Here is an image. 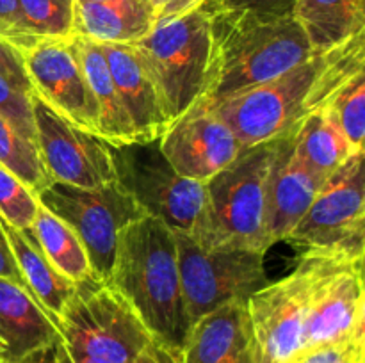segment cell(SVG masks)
<instances>
[{"label": "cell", "mask_w": 365, "mask_h": 363, "mask_svg": "<svg viewBox=\"0 0 365 363\" xmlns=\"http://www.w3.org/2000/svg\"><path fill=\"white\" fill-rule=\"evenodd\" d=\"M0 117H4L20 135L36 141L31 96L18 91L4 77H0Z\"/></svg>", "instance_id": "4dcf8cb0"}, {"label": "cell", "mask_w": 365, "mask_h": 363, "mask_svg": "<svg viewBox=\"0 0 365 363\" xmlns=\"http://www.w3.org/2000/svg\"><path fill=\"white\" fill-rule=\"evenodd\" d=\"M59 333L68 349L106 363H134L153 340L123 295L95 276L77 283L59 317Z\"/></svg>", "instance_id": "ba28073f"}, {"label": "cell", "mask_w": 365, "mask_h": 363, "mask_svg": "<svg viewBox=\"0 0 365 363\" xmlns=\"http://www.w3.org/2000/svg\"><path fill=\"white\" fill-rule=\"evenodd\" d=\"M31 230L41 251L61 274L70 278L73 283L93 276L84 246L63 219L39 205Z\"/></svg>", "instance_id": "d4e9b609"}, {"label": "cell", "mask_w": 365, "mask_h": 363, "mask_svg": "<svg viewBox=\"0 0 365 363\" xmlns=\"http://www.w3.org/2000/svg\"><path fill=\"white\" fill-rule=\"evenodd\" d=\"M296 267L305 281L302 347L365 333L364 255L303 251Z\"/></svg>", "instance_id": "8992f818"}, {"label": "cell", "mask_w": 365, "mask_h": 363, "mask_svg": "<svg viewBox=\"0 0 365 363\" xmlns=\"http://www.w3.org/2000/svg\"><path fill=\"white\" fill-rule=\"evenodd\" d=\"M365 358V333L344 340L302 347L284 363H353Z\"/></svg>", "instance_id": "f546056e"}, {"label": "cell", "mask_w": 365, "mask_h": 363, "mask_svg": "<svg viewBox=\"0 0 365 363\" xmlns=\"http://www.w3.org/2000/svg\"><path fill=\"white\" fill-rule=\"evenodd\" d=\"M365 68V32L327 50L269 82L209 103L227 121L242 148L274 141L327 105L331 96Z\"/></svg>", "instance_id": "6da1fadb"}, {"label": "cell", "mask_w": 365, "mask_h": 363, "mask_svg": "<svg viewBox=\"0 0 365 363\" xmlns=\"http://www.w3.org/2000/svg\"><path fill=\"white\" fill-rule=\"evenodd\" d=\"M177 241L182 294L189 324L234 301H248L269 283L266 253L241 244L203 248L189 233L173 231Z\"/></svg>", "instance_id": "9c48e42d"}, {"label": "cell", "mask_w": 365, "mask_h": 363, "mask_svg": "<svg viewBox=\"0 0 365 363\" xmlns=\"http://www.w3.org/2000/svg\"><path fill=\"white\" fill-rule=\"evenodd\" d=\"M109 285L123 295L153 340L180 351L191 324L173 230L152 216L128 224L118 241Z\"/></svg>", "instance_id": "3957f363"}, {"label": "cell", "mask_w": 365, "mask_h": 363, "mask_svg": "<svg viewBox=\"0 0 365 363\" xmlns=\"http://www.w3.org/2000/svg\"><path fill=\"white\" fill-rule=\"evenodd\" d=\"M34 363H106V362H98V359H93L89 358V356L81 354V352L77 351H71V349H68L66 345L63 344V340H59L52 349H48L41 358L36 359Z\"/></svg>", "instance_id": "d590c367"}, {"label": "cell", "mask_w": 365, "mask_h": 363, "mask_svg": "<svg viewBox=\"0 0 365 363\" xmlns=\"http://www.w3.org/2000/svg\"><path fill=\"white\" fill-rule=\"evenodd\" d=\"M36 198L75 231L93 276L109 283L121 231L146 216L138 203L116 182L95 189L52 182Z\"/></svg>", "instance_id": "30bf717a"}, {"label": "cell", "mask_w": 365, "mask_h": 363, "mask_svg": "<svg viewBox=\"0 0 365 363\" xmlns=\"http://www.w3.org/2000/svg\"><path fill=\"white\" fill-rule=\"evenodd\" d=\"M177 356L178 363H255L246 302H228L196 320Z\"/></svg>", "instance_id": "ac0fdd59"}, {"label": "cell", "mask_w": 365, "mask_h": 363, "mask_svg": "<svg viewBox=\"0 0 365 363\" xmlns=\"http://www.w3.org/2000/svg\"><path fill=\"white\" fill-rule=\"evenodd\" d=\"M71 45L77 53L89 89L98 103L100 137L110 144L135 141L134 127H132L128 112L125 110L123 102L118 95L100 43L86 38V36L75 34L71 36Z\"/></svg>", "instance_id": "7402d4cb"}, {"label": "cell", "mask_w": 365, "mask_h": 363, "mask_svg": "<svg viewBox=\"0 0 365 363\" xmlns=\"http://www.w3.org/2000/svg\"><path fill=\"white\" fill-rule=\"evenodd\" d=\"M155 21L150 0H103L75 7V34L96 43L132 45L145 38Z\"/></svg>", "instance_id": "ffe728a7"}, {"label": "cell", "mask_w": 365, "mask_h": 363, "mask_svg": "<svg viewBox=\"0 0 365 363\" xmlns=\"http://www.w3.org/2000/svg\"><path fill=\"white\" fill-rule=\"evenodd\" d=\"M246 306L255 363H284L302 347L305 281L298 267L255 292Z\"/></svg>", "instance_id": "9a60e30c"}, {"label": "cell", "mask_w": 365, "mask_h": 363, "mask_svg": "<svg viewBox=\"0 0 365 363\" xmlns=\"http://www.w3.org/2000/svg\"><path fill=\"white\" fill-rule=\"evenodd\" d=\"M292 139L299 159L324 180L353 155L328 103L299 121L292 130Z\"/></svg>", "instance_id": "cb8c5ba5"}, {"label": "cell", "mask_w": 365, "mask_h": 363, "mask_svg": "<svg viewBox=\"0 0 365 363\" xmlns=\"http://www.w3.org/2000/svg\"><path fill=\"white\" fill-rule=\"evenodd\" d=\"M274 141L245 148L237 159L205 182V203L191 235L203 248L241 244L269 251L264 228L266 180Z\"/></svg>", "instance_id": "277c9868"}, {"label": "cell", "mask_w": 365, "mask_h": 363, "mask_svg": "<svg viewBox=\"0 0 365 363\" xmlns=\"http://www.w3.org/2000/svg\"><path fill=\"white\" fill-rule=\"evenodd\" d=\"M116 184L146 216L157 217L170 230L195 233L205 203V185L177 173L160 149V137L110 144Z\"/></svg>", "instance_id": "52a82bcc"}, {"label": "cell", "mask_w": 365, "mask_h": 363, "mask_svg": "<svg viewBox=\"0 0 365 363\" xmlns=\"http://www.w3.org/2000/svg\"><path fill=\"white\" fill-rule=\"evenodd\" d=\"M205 0H150L157 14V21L180 16L195 7L202 6Z\"/></svg>", "instance_id": "8d00e7d4"}, {"label": "cell", "mask_w": 365, "mask_h": 363, "mask_svg": "<svg viewBox=\"0 0 365 363\" xmlns=\"http://www.w3.org/2000/svg\"><path fill=\"white\" fill-rule=\"evenodd\" d=\"M0 278H4V280H9V281H13V283L21 285L24 288H27V283H25L20 269H18L16 260H14L9 242H7L6 233H4V230H2V224H0Z\"/></svg>", "instance_id": "e575fe53"}, {"label": "cell", "mask_w": 365, "mask_h": 363, "mask_svg": "<svg viewBox=\"0 0 365 363\" xmlns=\"http://www.w3.org/2000/svg\"><path fill=\"white\" fill-rule=\"evenodd\" d=\"M292 16L314 50H327L365 32V0H296Z\"/></svg>", "instance_id": "603a6c76"}, {"label": "cell", "mask_w": 365, "mask_h": 363, "mask_svg": "<svg viewBox=\"0 0 365 363\" xmlns=\"http://www.w3.org/2000/svg\"><path fill=\"white\" fill-rule=\"evenodd\" d=\"M353 363H365V358H360V359H355Z\"/></svg>", "instance_id": "60d3db41"}, {"label": "cell", "mask_w": 365, "mask_h": 363, "mask_svg": "<svg viewBox=\"0 0 365 363\" xmlns=\"http://www.w3.org/2000/svg\"><path fill=\"white\" fill-rule=\"evenodd\" d=\"M125 110L132 121L135 141H152L168 128L155 84L132 45L100 43Z\"/></svg>", "instance_id": "d6986e66"}, {"label": "cell", "mask_w": 365, "mask_h": 363, "mask_svg": "<svg viewBox=\"0 0 365 363\" xmlns=\"http://www.w3.org/2000/svg\"><path fill=\"white\" fill-rule=\"evenodd\" d=\"M134 363H178L177 352L163 345L160 342L152 340L138 354Z\"/></svg>", "instance_id": "74e56055"}, {"label": "cell", "mask_w": 365, "mask_h": 363, "mask_svg": "<svg viewBox=\"0 0 365 363\" xmlns=\"http://www.w3.org/2000/svg\"><path fill=\"white\" fill-rule=\"evenodd\" d=\"M103 2V0H75V4H96Z\"/></svg>", "instance_id": "ab89813d"}, {"label": "cell", "mask_w": 365, "mask_h": 363, "mask_svg": "<svg viewBox=\"0 0 365 363\" xmlns=\"http://www.w3.org/2000/svg\"><path fill=\"white\" fill-rule=\"evenodd\" d=\"M2 224V230L6 233L7 242L11 246L16 265L20 269L21 276H24L27 288L31 294L38 299L39 305L45 308L53 319L56 326L59 327V317L63 313L64 306L75 294L77 283L61 274L56 267L52 265L45 253L39 248L38 241H36L34 233L31 228L27 230H16V228L9 226L7 223Z\"/></svg>", "instance_id": "44dd1931"}, {"label": "cell", "mask_w": 365, "mask_h": 363, "mask_svg": "<svg viewBox=\"0 0 365 363\" xmlns=\"http://www.w3.org/2000/svg\"><path fill=\"white\" fill-rule=\"evenodd\" d=\"M160 149L177 173L205 184L234 162L245 148L227 121L205 100L198 98L168 125L160 135Z\"/></svg>", "instance_id": "5bb4252c"}, {"label": "cell", "mask_w": 365, "mask_h": 363, "mask_svg": "<svg viewBox=\"0 0 365 363\" xmlns=\"http://www.w3.org/2000/svg\"><path fill=\"white\" fill-rule=\"evenodd\" d=\"M148 70L168 125L185 112L205 88L210 52V14L205 4L155 21L152 31L132 43Z\"/></svg>", "instance_id": "5b68a950"}, {"label": "cell", "mask_w": 365, "mask_h": 363, "mask_svg": "<svg viewBox=\"0 0 365 363\" xmlns=\"http://www.w3.org/2000/svg\"><path fill=\"white\" fill-rule=\"evenodd\" d=\"M0 77L6 78L18 91L25 93L29 96L32 95L31 82H29L27 73H25L20 50L2 38H0Z\"/></svg>", "instance_id": "1f68e13d"}, {"label": "cell", "mask_w": 365, "mask_h": 363, "mask_svg": "<svg viewBox=\"0 0 365 363\" xmlns=\"http://www.w3.org/2000/svg\"><path fill=\"white\" fill-rule=\"evenodd\" d=\"M209 7H223V9H245L271 16H285L292 14L296 0H205Z\"/></svg>", "instance_id": "d6a6232c"}, {"label": "cell", "mask_w": 365, "mask_h": 363, "mask_svg": "<svg viewBox=\"0 0 365 363\" xmlns=\"http://www.w3.org/2000/svg\"><path fill=\"white\" fill-rule=\"evenodd\" d=\"M328 105L334 110L346 141L353 153L364 152L365 137V75L364 71L349 78L330 98Z\"/></svg>", "instance_id": "83f0119b"}, {"label": "cell", "mask_w": 365, "mask_h": 363, "mask_svg": "<svg viewBox=\"0 0 365 363\" xmlns=\"http://www.w3.org/2000/svg\"><path fill=\"white\" fill-rule=\"evenodd\" d=\"M39 201L13 173L0 166V219L16 230H27L34 223Z\"/></svg>", "instance_id": "f1b7e54d"}, {"label": "cell", "mask_w": 365, "mask_h": 363, "mask_svg": "<svg viewBox=\"0 0 365 363\" xmlns=\"http://www.w3.org/2000/svg\"><path fill=\"white\" fill-rule=\"evenodd\" d=\"M0 38H2V39H6V41H9L11 45H14V46H16V48H20V46H21L20 39H18L16 36H14L13 32L9 31V28H7V27H4L2 23H0Z\"/></svg>", "instance_id": "f35d334b"}, {"label": "cell", "mask_w": 365, "mask_h": 363, "mask_svg": "<svg viewBox=\"0 0 365 363\" xmlns=\"http://www.w3.org/2000/svg\"><path fill=\"white\" fill-rule=\"evenodd\" d=\"M205 7L210 14V52L200 96L205 102H221L273 80L316 52L292 14Z\"/></svg>", "instance_id": "7a4b0ae2"}, {"label": "cell", "mask_w": 365, "mask_h": 363, "mask_svg": "<svg viewBox=\"0 0 365 363\" xmlns=\"http://www.w3.org/2000/svg\"><path fill=\"white\" fill-rule=\"evenodd\" d=\"M36 142L52 182L75 187H102L116 182L107 141L81 130L31 95Z\"/></svg>", "instance_id": "4fadbf2b"}, {"label": "cell", "mask_w": 365, "mask_h": 363, "mask_svg": "<svg viewBox=\"0 0 365 363\" xmlns=\"http://www.w3.org/2000/svg\"><path fill=\"white\" fill-rule=\"evenodd\" d=\"M285 242L299 251L365 253L364 152L353 153L321 185Z\"/></svg>", "instance_id": "8fae6325"}, {"label": "cell", "mask_w": 365, "mask_h": 363, "mask_svg": "<svg viewBox=\"0 0 365 363\" xmlns=\"http://www.w3.org/2000/svg\"><path fill=\"white\" fill-rule=\"evenodd\" d=\"M323 184L324 178L314 173L296 153L292 132L278 137L266 180L264 228L269 246L285 242Z\"/></svg>", "instance_id": "2e32d148"}, {"label": "cell", "mask_w": 365, "mask_h": 363, "mask_svg": "<svg viewBox=\"0 0 365 363\" xmlns=\"http://www.w3.org/2000/svg\"><path fill=\"white\" fill-rule=\"evenodd\" d=\"M59 340V327L38 299L0 278V363H34Z\"/></svg>", "instance_id": "e0dca14e"}, {"label": "cell", "mask_w": 365, "mask_h": 363, "mask_svg": "<svg viewBox=\"0 0 365 363\" xmlns=\"http://www.w3.org/2000/svg\"><path fill=\"white\" fill-rule=\"evenodd\" d=\"M0 166L13 173L36 196L52 184L38 142L18 134L4 117H0Z\"/></svg>", "instance_id": "484cf974"}, {"label": "cell", "mask_w": 365, "mask_h": 363, "mask_svg": "<svg viewBox=\"0 0 365 363\" xmlns=\"http://www.w3.org/2000/svg\"><path fill=\"white\" fill-rule=\"evenodd\" d=\"M32 95L81 130L100 137V110L71 38H39L20 48ZM102 139V137H100Z\"/></svg>", "instance_id": "7c38bea8"}, {"label": "cell", "mask_w": 365, "mask_h": 363, "mask_svg": "<svg viewBox=\"0 0 365 363\" xmlns=\"http://www.w3.org/2000/svg\"><path fill=\"white\" fill-rule=\"evenodd\" d=\"M27 31L36 38L75 36V0H18Z\"/></svg>", "instance_id": "4316f807"}, {"label": "cell", "mask_w": 365, "mask_h": 363, "mask_svg": "<svg viewBox=\"0 0 365 363\" xmlns=\"http://www.w3.org/2000/svg\"><path fill=\"white\" fill-rule=\"evenodd\" d=\"M0 23L9 28L20 39V48L32 45L36 39H39L27 31V23H25L24 13H21V7L18 0H0Z\"/></svg>", "instance_id": "836d02e7"}]
</instances>
